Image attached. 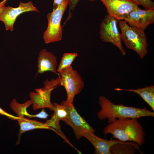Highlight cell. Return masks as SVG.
Wrapping results in <instances>:
<instances>
[{
    "label": "cell",
    "mask_w": 154,
    "mask_h": 154,
    "mask_svg": "<svg viewBox=\"0 0 154 154\" xmlns=\"http://www.w3.org/2000/svg\"><path fill=\"white\" fill-rule=\"evenodd\" d=\"M103 132L105 136L110 133L115 139L123 141H132L139 146L144 144L146 135L142 126L137 118L117 119L108 123L104 128Z\"/></svg>",
    "instance_id": "6da1fadb"
},
{
    "label": "cell",
    "mask_w": 154,
    "mask_h": 154,
    "mask_svg": "<svg viewBox=\"0 0 154 154\" xmlns=\"http://www.w3.org/2000/svg\"><path fill=\"white\" fill-rule=\"evenodd\" d=\"M98 100L101 110L98 113V117L100 120L108 119V123L117 119L154 117V112L148 110L145 107L140 108L126 106L122 104H115L104 96H100Z\"/></svg>",
    "instance_id": "7a4b0ae2"
},
{
    "label": "cell",
    "mask_w": 154,
    "mask_h": 154,
    "mask_svg": "<svg viewBox=\"0 0 154 154\" xmlns=\"http://www.w3.org/2000/svg\"><path fill=\"white\" fill-rule=\"evenodd\" d=\"M119 25L122 40L126 47L135 51L141 59H143L147 53L148 46L144 30L129 26L124 20H119Z\"/></svg>",
    "instance_id": "3957f363"
},
{
    "label": "cell",
    "mask_w": 154,
    "mask_h": 154,
    "mask_svg": "<svg viewBox=\"0 0 154 154\" xmlns=\"http://www.w3.org/2000/svg\"><path fill=\"white\" fill-rule=\"evenodd\" d=\"M68 5V0L64 1L55 9H53L52 12L48 14V26L43 35V40L46 43L61 40L62 31L61 21Z\"/></svg>",
    "instance_id": "277c9868"
},
{
    "label": "cell",
    "mask_w": 154,
    "mask_h": 154,
    "mask_svg": "<svg viewBox=\"0 0 154 154\" xmlns=\"http://www.w3.org/2000/svg\"><path fill=\"white\" fill-rule=\"evenodd\" d=\"M60 78V85L64 86L67 98L64 101L67 105L72 106L75 96L80 93L84 85L80 74L71 66L58 73Z\"/></svg>",
    "instance_id": "5b68a950"
},
{
    "label": "cell",
    "mask_w": 154,
    "mask_h": 154,
    "mask_svg": "<svg viewBox=\"0 0 154 154\" xmlns=\"http://www.w3.org/2000/svg\"><path fill=\"white\" fill-rule=\"evenodd\" d=\"M60 78L59 75L55 79L50 80L46 79L44 81V87L35 89L36 93L30 92L29 96L32 102L33 108L34 110L42 108H48L54 111V106L50 101V95L52 91L60 85Z\"/></svg>",
    "instance_id": "8992f818"
},
{
    "label": "cell",
    "mask_w": 154,
    "mask_h": 154,
    "mask_svg": "<svg viewBox=\"0 0 154 154\" xmlns=\"http://www.w3.org/2000/svg\"><path fill=\"white\" fill-rule=\"evenodd\" d=\"M118 21L108 14L106 15L100 24V37L104 42L110 43L116 46L125 56L126 52L122 46L121 33L117 26Z\"/></svg>",
    "instance_id": "52a82bcc"
},
{
    "label": "cell",
    "mask_w": 154,
    "mask_h": 154,
    "mask_svg": "<svg viewBox=\"0 0 154 154\" xmlns=\"http://www.w3.org/2000/svg\"><path fill=\"white\" fill-rule=\"evenodd\" d=\"M61 104L64 106L68 113L67 117L62 121L72 128L77 139L83 137V133L86 131L94 133L95 130L78 113L73 105H67L64 101Z\"/></svg>",
    "instance_id": "ba28073f"
},
{
    "label": "cell",
    "mask_w": 154,
    "mask_h": 154,
    "mask_svg": "<svg viewBox=\"0 0 154 154\" xmlns=\"http://www.w3.org/2000/svg\"><path fill=\"white\" fill-rule=\"evenodd\" d=\"M107 9L108 14L118 21L124 20L131 11L139 5L131 0H100Z\"/></svg>",
    "instance_id": "9c48e42d"
},
{
    "label": "cell",
    "mask_w": 154,
    "mask_h": 154,
    "mask_svg": "<svg viewBox=\"0 0 154 154\" xmlns=\"http://www.w3.org/2000/svg\"><path fill=\"white\" fill-rule=\"evenodd\" d=\"M28 11L39 12L31 1L25 3L20 1L17 7L5 6L0 16V21L4 23L7 30L12 31L17 17L21 14Z\"/></svg>",
    "instance_id": "30bf717a"
},
{
    "label": "cell",
    "mask_w": 154,
    "mask_h": 154,
    "mask_svg": "<svg viewBox=\"0 0 154 154\" xmlns=\"http://www.w3.org/2000/svg\"><path fill=\"white\" fill-rule=\"evenodd\" d=\"M124 20L131 26L145 30L154 22V9L143 10L138 7L129 13Z\"/></svg>",
    "instance_id": "8fae6325"
},
{
    "label": "cell",
    "mask_w": 154,
    "mask_h": 154,
    "mask_svg": "<svg viewBox=\"0 0 154 154\" xmlns=\"http://www.w3.org/2000/svg\"><path fill=\"white\" fill-rule=\"evenodd\" d=\"M53 104L54 113L51 119L47 120L45 123L48 126L53 129L54 132L60 135L66 143L72 146L70 142L61 131L59 124L60 120L63 121L67 117V112L64 105H60L56 102L53 103Z\"/></svg>",
    "instance_id": "7c38bea8"
},
{
    "label": "cell",
    "mask_w": 154,
    "mask_h": 154,
    "mask_svg": "<svg viewBox=\"0 0 154 154\" xmlns=\"http://www.w3.org/2000/svg\"><path fill=\"white\" fill-rule=\"evenodd\" d=\"M83 137L87 138L94 146L95 154H111L110 149L113 145L117 143H123L125 141L118 139L106 140L96 135L94 133L87 131L82 134Z\"/></svg>",
    "instance_id": "4fadbf2b"
},
{
    "label": "cell",
    "mask_w": 154,
    "mask_h": 154,
    "mask_svg": "<svg viewBox=\"0 0 154 154\" xmlns=\"http://www.w3.org/2000/svg\"><path fill=\"white\" fill-rule=\"evenodd\" d=\"M38 63V71L36 75L49 71L59 74L56 69L57 57L46 49H43L40 52Z\"/></svg>",
    "instance_id": "5bb4252c"
},
{
    "label": "cell",
    "mask_w": 154,
    "mask_h": 154,
    "mask_svg": "<svg viewBox=\"0 0 154 154\" xmlns=\"http://www.w3.org/2000/svg\"><path fill=\"white\" fill-rule=\"evenodd\" d=\"M17 120L20 128L17 144L19 143L21 135L25 131L35 129H46L51 130L54 131L53 129L48 126L45 123L28 119L24 116L19 117Z\"/></svg>",
    "instance_id": "9a60e30c"
},
{
    "label": "cell",
    "mask_w": 154,
    "mask_h": 154,
    "mask_svg": "<svg viewBox=\"0 0 154 154\" xmlns=\"http://www.w3.org/2000/svg\"><path fill=\"white\" fill-rule=\"evenodd\" d=\"M114 90L117 91H125L135 93L143 98L154 111V86H147L142 88L136 89H123L119 88H115Z\"/></svg>",
    "instance_id": "2e32d148"
},
{
    "label": "cell",
    "mask_w": 154,
    "mask_h": 154,
    "mask_svg": "<svg viewBox=\"0 0 154 154\" xmlns=\"http://www.w3.org/2000/svg\"><path fill=\"white\" fill-rule=\"evenodd\" d=\"M139 145L135 142L117 143L112 145L110 151L111 154H133L136 150L140 152Z\"/></svg>",
    "instance_id": "e0dca14e"
},
{
    "label": "cell",
    "mask_w": 154,
    "mask_h": 154,
    "mask_svg": "<svg viewBox=\"0 0 154 154\" xmlns=\"http://www.w3.org/2000/svg\"><path fill=\"white\" fill-rule=\"evenodd\" d=\"M32 104V102L30 100L27 101L23 104L18 102L15 98L13 99L11 102L10 107L14 112L17 115L18 117L27 116L29 114L27 111V108Z\"/></svg>",
    "instance_id": "ac0fdd59"
},
{
    "label": "cell",
    "mask_w": 154,
    "mask_h": 154,
    "mask_svg": "<svg viewBox=\"0 0 154 154\" xmlns=\"http://www.w3.org/2000/svg\"><path fill=\"white\" fill-rule=\"evenodd\" d=\"M77 55L78 54L76 52L64 53L57 69L58 72L59 73L71 66Z\"/></svg>",
    "instance_id": "d6986e66"
},
{
    "label": "cell",
    "mask_w": 154,
    "mask_h": 154,
    "mask_svg": "<svg viewBox=\"0 0 154 154\" xmlns=\"http://www.w3.org/2000/svg\"><path fill=\"white\" fill-rule=\"evenodd\" d=\"M147 9H154V3L151 0H131Z\"/></svg>",
    "instance_id": "ffe728a7"
},
{
    "label": "cell",
    "mask_w": 154,
    "mask_h": 154,
    "mask_svg": "<svg viewBox=\"0 0 154 154\" xmlns=\"http://www.w3.org/2000/svg\"><path fill=\"white\" fill-rule=\"evenodd\" d=\"M69 6V12L68 16L65 23L72 17L73 12L79 0H68Z\"/></svg>",
    "instance_id": "44dd1931"
},
{
    "label": "cell",
    "mask_w": 154,
    "mask_h": 154,
    "mask_svg": "<svg viewBox=\"0 0 154 154\" xmlns=\"http://www.w3.org/2000/svg\"><path fill=\"white\" fill-rule=\"evenodd\" d=\"M49 116L45 111L44 108H43L41 111L39 113L36 115L29 114L27 117L29 118L38 117L40 119H46Z\"/></svg>",
    "instance_id": "7402d4cb"
},
{
    "label": "cell",
    "mask_w": 154,
    "mask_h": 154,
    "mask_svg": "<svg viewBox=\"0 0 154 154\" xmlns=\"http://www.w3.org/2000/svg\"><path fill=\"white\" fill-rule=\"evenodd\" d=\"M0 114L5 116L8 118L12 120H17L19 118L7 113L1 108H0Z\"/></svg>",
    "instance_id": "603a6c76"
},
{
    "label": "cell",
    "mask_w": 154,
    "mask_h": 154,
    "mask_svg": "<svg viewBox=\"0 0 154 154\" xmlns=\"http://www.w3.org/2000/svg\"><path fill=\"white\" fill-rule=\"evenodd\" d=\"M66 0H53V9H55L62 1Z\"/></svg>",
    "instance_id": "cb8c5ba5"
},
{
    "label": "cell",
    "mask_w": 154,
    "mask_h": 154,
    "mask_svg": "<svg viewBox=\"0 0 154 154\" xmlns=\"http://www.w3.org/2000/svg\"><path fill=\"white\" fill-rule=\"evenodd\" d=\"M5 6V5L0 4V16Z\"/></svg>",
    "instance_id": "d4e9b609"
},
{
    "label": "cell",
    "mask_w": 154,
    "mask_h": 154,
    "mask_svg": "<svg viewBox=\"0 0 154 154\" xmlns=\"http://www.w3.org/2000/svg\"><path fill=\"white\" fill-rule=\"evenodd\" d=\"M7 0H3L0 2V4L5 5V3Z\"/></svg>",
    "instance_id": "484cf974"
},
{
    "label": "cell",
    "mask_w": 154,
    "mask_h": 154,
    "mask_svg": "<svg viewBox=\"0 0 154 154\" xmlns=\"http://www.w3.org/2000/svg\"><path fill=\"white\" fill-rule=\"evenodd\" d=\"M89 0L90 1L93 2V1H95L97 0ZM98 0L100 1V0Z\"/></svg>",
    "instance_id": "4316f807"
}]
</instances>
